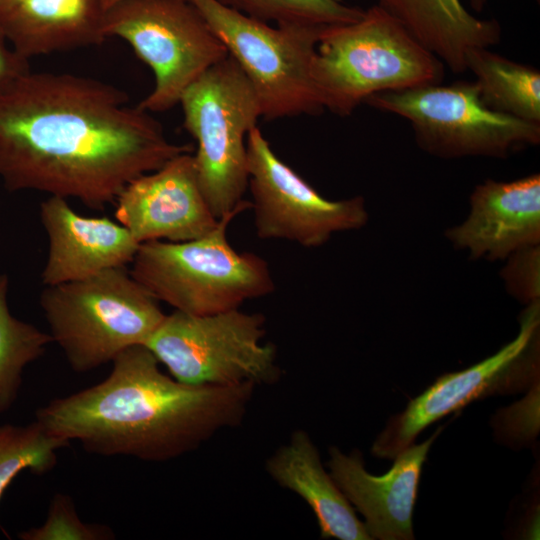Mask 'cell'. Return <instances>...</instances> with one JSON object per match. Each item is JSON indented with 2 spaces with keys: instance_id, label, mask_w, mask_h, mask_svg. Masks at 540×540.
Here are the masks:
<instances>
[{
  "instance_id": "8fae6325",
  "label": "cell",
  "mask_w": 540,
  "mask_h": 540,
  "mask_svg": "<svg viewBox=\"0 0 540 540\" xmlns=\"http://www.w3.org/2000/svg\"><path fill=\"white\" fill-rule=\"evenodd\" d=\"M540 303L528 305L517 336L484 360L439 377L405 410L393 416L372 445L378 458L394 459L430 424L469 403L494 394L517 393L536 382L539 371Z\"/></svg>"
},
{
  "instance_id": "9a60e30c",
  "label": "cell",
  "mask_w": 540,
  "mask_h": 540,
  "mask_svg": "<svg viewBox=\"0 0 540 540\" xmlns=\"http://www.w3.org/2000/svg\"><path fill=\"white\" fill-rule=\"evenodd\" d=\"M447 239L473 258L497 260L540 242V175L488 179L470 196V211Z\"/></svg>"
},
{
  "instance_id": "4316f807",
  "label": "cell",
  "mask_w": 540,
  "mask_h": 540,
  "mask_svg": "<svg viewBox=\"0 0 540 540\" xmlns=\"http://www.w3.org/2000/svg\"><path fill=\"white\" fill-rule=\"evenodd\" d=\"M472 9L476 12H481L486 6L488 0H468ZM539 2L540 0H536Z\"/></svg>"
},
{
  "instance_id": "d4e9b609",
  "label": "cell",
  "mask_w": 540,
  "mask_h": 540,
  "mask_svg": "<svg viewBox=\"0 0 540 540\" xmlns=\"http://www.w3.org/2000/svg\"><path fill=\"white\" fill-rule=\"evenodd\" d=\"M539 245L510 255L503 269V278L511 293L528 304L539 302L540 250Z\"/></svg>"
},
{
  "instance_id": "7a4b0ae2",
  "label": "cell",
  "mask_w": 540,
  "mask_h": 540,
  "mask_svg": "<svg viewBox=\"0 0 540 540\" xmlns=\"http://www.w3.org/2000/svg\"><path fill=\"white\" fill-rule=\"evenodd\" d=\"M101 382L51 400L35 420L51 435L101 456L166 461L244 418L255 385H190L164 374L144 345L112 362Z\"/></svg>"
},
{
  "instance_id": "ba28073f",
  "label": "cell",
  "mask_w": 540,
  "mask_h": 540,
  "mask_svg": "<svg viewBox=\"0 0 540 540\" xmlns=\"http://www.w3.org/2000/svg\"><path fill=\"white\" fill-rule=\"evenodd\" d=\"M188 1L203 15L251 82L263 118L318 115L324 110L312 80L311 65L317 42L327 26H272L217 0Z\"/></svg>"
},
{
  "instance_id": "3957f363",
  "label": "cell",
  "mask_w": 540,
  "mask_h": 540,
  "mask_svg": "<svg viewBox=\"0 0 540 540\" xmlns=\"http://www.w3.org/2000/svg\"><path fill=\"white\" fill-rule=\"evenodd\" d=\"M442 61L376 4L323 29L311 65L323 109L346 117L372 95L441 83Z\"/></svg>"
},
{
  "instance_id": "8992f818",
  "label": "cell",
  "mask_w": 540,
  "mask_h": 540,
  "mask_svg": "<svg viewBox=\"0 0 540 540\" xmlns=\"http://www.w3.org/2000/svg\"><path fill=\"white\" fill-rule=\"evenodd\" d=\"M183 127L195 139L196 173L216 218L236 208L248 189L247 136L262 117L251 82L229 55L183 93Z\"/></svg>"
},
{
  "instance_id": "603a6c76",
  "label": "cell",
  "mask_w": 540,
  "mask_h": 540,
  "mask_svg": "<svg viewBox=\"0 0 540 540\" xmlns=\"http://www.w3.org/2000/svg\"><path fill=\"white\" fill-rule=\"evenodd\" d=\"M250 17L275 25L330 26L360 19L364 9L342 0H217Z\"/></svg>"
},
{
  "instance_id": "7402d4cb",
  "label": "cell",
  "mask_w": 540,
  "mask_h": 540,
  "mask_svg": "<svg viewBox=\"0 0 540 540\" xmlns=\"http://www.w3.org/2000/svg\"><path fill=\"white\" fill-rule=\"evenodd\" d=\"M70 442L48 433L36 420L0 425V500L21 472L42 475L57 464L58 450Z\"/></svg>"
},
{
  "instance_id": "2e32d148",
  "label": "cell",
  "mask_w": 540,
  "mask_h": 540,
  "mask_svg": "<svg viewBox=\"0 0 540 540\" xmlns=\"http://www.w3.org/2000/svg\"><path fill=\"white\" fill-rule=\"evenodd\" d=\"M40 218L49 243L41 273L44 286L126 267L140 245L120 223L107 217L82 216L61 197L44 200L40 204Z\"/></svg>"
},
{
  "instance_id": "30bf717a",
  "label": "cell",
  "mask_w": 540,
  "mask_h": 540,
  "mask_svg": "<svg viewBox=\"0 0 540 540\" xmlns=\"http://www.w3.org/2000/svg\"><path fill=\"white\" fill-rule=\"evenodd\" d=\"M365 103L409 121L417 144L442 158H504L540 142V124L491 110L475 81L384 91Z\"/></svg>"
},
{
  "instance_id": "4fadbf2b",
  "label": "cell",
  "mask_w": 540,
  "mask_h": 540,
  "mask_svg": "<svg viewBox=\"0 0 540 540\" xmlns=\"http://www.w3.org/2000/svg\"><path fill=\"white\" fill-rule=\"evenodd\" d=\"M116 203L118 223L140 244L193 240L210 232L219 220L201 190L190 152L131 181Z\"/></svg>"
},
{
  "instance_id": "7c38bea8",
  "label": "cell",
  "mask_w": 540,
  "mask_h": 540,
  "mask_svg": "<svg viewBox=\"0 0 540 540\" xmlns=\"http://www.w3.org/2000/svg\"><path fill=\"white\" fill-rule=\"evenodd\" d=\"M246 145L250 203L260 239L314 248L335 233L357 230L368 222L362 197H323L274 153L257 126L248 133Z\"/></svg>"
},
{
  "instance_id": "e0dca14e",
  "label": "cell",
  "mask_w": 540,
  "mask_h": 540,
  "mask_svg": "<svg viewBox=\"0 0 540 540\" xmlns=\"http://www.w3.org/2000/svg\"><path fill=\"white\" fill-rule=\"evenodd\" d=\"M103 0H18L0 17V34L30 58L101 45Z\"/></svg>"
},
{
  "instance_id": "cb8c5ba5",
  "label": "cell",
  "mask_w": 540,
  "mask_h": 540,
  "mask_svg": "<svg viewBox=\"0 0 540 540\" xmlns=\"http://www.w3.org/2000/svg\"><path fill=\"white\" fill-rule=\"evenodd\" d=\"M18 537L21 540H111L115 534L106 525L82 521L72 498L57 493L51 499L46 521L20 532Z\"/></svg>"
},
{
  "instance_id": "9c48e42d",
  "label": "cell",
  "mask_w": 540,
  "mask_h": 540,
  "mask_svg": "<svg viewBox=\"0 0 540 540\" xmlns=\"http://www.w3.org/2000/svg\"><path fill=\"white\" fill-rule=\"evenodd\" d=\"M103 32L125 40L154 74L137 105L149 113L177 104L184 91L228 52L188 0H123L106 10Z\"/></svg>"
},
{
  "instance_id": "f1b7e54d",
  "label": "cell",
  "mask_w": 540,
  "mask_h": 540,
  "mask_svg": "<svg viewBox=\"0 0 540 540\" xmlns=\"http://www.w3.org/2000/svg\"><path fill=\"white\" fill-rule=\"evenodd\" d=\"M123 0H103L104 8L105 10H108L112 6L116 5L117 3L121 2Z\"/></svg>"
},
{
  "instance_id": "ffe728a7",
  "label": "cell",
  "mask_w": 540,
  "mask_h": 540,
  "mask_svg": "<svg viewBox=\"0 0 540 540\" xmlns=\"http://www.w3.org/2000/svg\"><path fill=\"white\" fill-rule=\"evenodd\" d=\"M467 71L483 103L493 111L540 124V72L489 48H474L466 57Z\"/></svg>"
},
{
  "instance_id": "6da1fadb",
  "label": "cell",
  "mask_w": 540,
  "mask_h": 540,
  "mask_svg": "<svg viewBox=\"0 0 540 540\" xmlns=\"http://www.w3.org/2000/svg\"><path fill=\"white\" fill-rule=\"evenodd\" d=\"M190 150L98 79L30 70L0 88V180L9 191L102 210L131 181Z\"/></svg>"
},
{
  "instance_id": "5b68a950",
  "label": "cell",
  "mask_w": 540,
  "mask_h": 540,
  "mask_svg": "<svg viewBox=\"0 0 540 540\" xmlns=\"http://www.w3.org/2000/svg\"><path fill=\"white\" fill-rule=\"evenodd\" d=\"M40 306L52 342L79 373L112 362L124 350L145 345L165 317L125 267L45 286Z\"/></svg>"
},
{
  "instance_id": "ac0fdd59",
  "label": "cell",
  "mask_w": 540,
  "mask_h": 540,
  "mask_svg": "<svg viewBox=\"0 0 540 540\" xmlns=\"http://www.w3.org/2000/svg\"><path fill=\"white\" fill-rule=\"evenodd\" d=\"M269 475L282 487L299 495L313 511L324 539L371 540L365 525L320 459L317 448L303 430L266 462Z\"/></svg>"
},
{
  "instance_id": "d6986e66",
  "label": "cell",
  "mask_w": 540,
  "mask_h": 540,
  "mask_svg": "<svg viewBox=\"0 0 540 540\" xmlns=\"http://www.w3.org/2000/svg\"><path fill=\"white\" fill-rule=\"evenodd\" d=\"M376 5L453 73L467 71L470 50L489 48L501 40L499 22L475 17L461 0H377Z\"/></svg>"
},
{
  "instance_id": "484cf974",
  "label": "cell",
  "mask_w": 540,
  "mask_h": 540,
  "mask_svg": "<svg viewBox=\"0 0 540 540\" xmlns=\"http://www.w3.org/2000/svg\"><path fill=\"white\" fill-rule=\"evenodd\" d=\"M30 70L29 60L18 54L0 34V88Z\"/></svg>"
},
{
  "instance_id": "44dd1931",
  "label": "cell",
  "mask_w": 540,
  "mask_h": 540,
  "mask_svg": "<svg viewBox=\"0 0 540 540\" xmlns=\"http://www.w3.org/2000/svg\"><path fill=\"white\" fill-rule=\"evenodd\" d=\"M9 280L0 274V413L16 401L25 368L52 342L48 333L13 316L8 306Z\"/></svg>"
},
{
  "instance_id": "52a82bcc",
  "label": "cell",
  "mask_w": 540,
  "mask_h": 540,
  "mask_svg": "<svg viewBox=\"0 0 540 540\" xmlns=\"http://www.w3.org/2000/svg\"><path fill=\"white\" fill-rule=\"evenodd\" d=\"M265 317L239 308L165 315L144 346L170 375L190 385L272 384L280 378L276 348L263 343Z\"/></svg>"
},
{
  "instance_id": "5bb4252c",
  "label": "cell",
  "mask_w": 540,
  "mask_h": 540,
  "mask_svg": "<svg viewBox=\"0 0 540 540\" xmlns=\"http://www.w3.org/2000/svg\"><path fill=\"white\" fill-rule=\"evenodd\" d=\"M442 430L421 444H411L394 459L383 476L367 472L361 454H344L336 447L329 450L330 475L365 519L371 539H414L412 515L417 500L418 485L429 449Z\"/></svg>"
},
{
  "instance_id": "277c9868",
  "label": "cell",
  "mask_w": 540,
  "mask_h": 540,
  "mask_svg": "<svg viewBox=\"0 0 540 540\" xmlns=\"http://www.w3.org/2000/svg\"><path fill=\"white\" fill-rule=\"evenodd\" d=\"M250 208V201L243 200L193 240L141 243L130 274L157 301L196 315L237 309L271 294L275 283L266 260L236 251L227 239L233 219Z\"/></svg>"
},
{
  "instance_id": "83f0119b",
  "label": "cell",
  "mask_w": 540,
  "mask_h": 540,
  "mask_svg": "<svg viewBox=\"0 0 540 540\" xmlns=\"http://www.w3.org/2000/svg\"><path fill=\"white\" fill-rule=\"evenodd\" d=\"M18 0H0V17L4 15Z\"/></svg>"
}]
</instances>
